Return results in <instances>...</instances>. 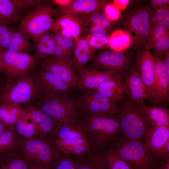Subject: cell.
<instances>
[{
    "instance_id": "28",
    "label": "cell",
    "mask_w": 169,
    "mask_h": 169,
    "mask_svg": "<svg viewBox=\"0 0 169 169\" xmlns=\"http://www.w3.org/2000/svg\"><path fill=\"white\" fill-rule=\"evenodd\" d=\"M56 46L54 33L50 31L47 32L32 44L35 51L34 56L40 61L44 59L52 54Z\"/></svg>"
},
{
    "instance_id": "54",
    "label": "cell",
    "mask_w": 169,
    "mask_h": 169,
    "mask_svg": "<svg viewBox=\"0 0 169 169\" xmlns=\"http://www.w3.org/2000/svg\"><path fill=\"white\" fill-rule=\"evenodd\" d=\"M11 30L7 26L0 24V35L3 34L7 33Z\"/></svg>"
},
{
    "instance_id": "41",
    "label": "cell",
    "mask_w": 169,
    "mask_h": 169,
    "mask_svg": "<svg viewBox=\"0 0 169 169\" xmlns=\"http://www.w3.org/2000/svg\"><path fill=\"white\" fill-rule=\"evenodd\" d=\"M54 34L56 44L60 46L66 54L73 58L74 40Z\"/></svg>"
},
{
    "instance_id": "39",
    "label": "cell",
    "mask_w": 169,
    "mask_h": 169,
    "mask_svg": "<svg viewBox=\"0 0 169 169\" xmlns=\"http://www.w3.org/2000/svg\"><path fill=\"white\" fill-rule=\"evenodd\" d=\"M169 29L163 26L156 24L151 27L145 50L150 51L156 42L169 33Z\"/></svg>"
},
{
    "instance_id": "49",
    "label": "cell",
    "mask_w": 169,
    "mask_h": 169,
    "mask_svg": "<svg viewBox=\"0 0 169 169\" xmlns=\"http://www.w3.org/2000/svg\"><path fill=\"white\" fill-rule=\"evenodd\" d=\"M25 4L30 9H34L39 7L43 4L44 0H23Z\"/></svg>"
},
{
    "instance_id": "36",
    "label": "cell",
    "mask_w": 169,
    "mask_h": 169,
    "mask_svg": "<svg viewBox=\"0 0 169 169\" xmlns=\"http://www.w3.org/2000/svg\"><path fill=\"white\" fill-rule=\"evenodd\" d=\"M82 16L83 21V27L95 25L100 26L108 29L112 22L105 14L103 9L94 13L83 15Z\"/></svg>"
},
{
    "instance_id": "21",
    "label": "cell",
    "mask_w": 169,
    "mask_h": 169,
    "mask_svg": "<svg viewBox=\"0 0 169 169\" xmlns=\"http://www.w3.org/2000/svg\"><path fill=\"white\" fill-rule=\"evenodd\" d=\"M154 59L155 86L161 103L168 101L169 98V75L166 69L164 56L153 55Z\"/></svg>"
},
{
    "instance_id": "53",
    "label": "cell",
    "mask_w": 169,
    "mask_h": 169,
    "mask_svg": "<svg viewBox=\"0 0 169 169\" xmlns=\"http://www.w3.org/2000/svg\"><path fill=\"white\" fill-rule=\"evenodd\" d=\"M163 59L166 69L169 75V53L164 56Z\"/></svg>"
},
{
    "instance_id": "3",
    "label": "cell",
    "mask_w": 169,
    "mask_h": 169,
    "mask_svg": "<svg viewBox=\"0 0 169 169\" xmlns=\"http://www.w3.org/2000/svg\"><path fill=\"white\" fill-rule=\"evenodd\" d=\"M110 145V148L134 169H158L160 165L158 159L140 141L121 134Z\"/></svg>"
},
{
    "instance_id": "12",
    "label": "cell",
    "mask_w": 169,
    "mask_h": 169,
    "mask_svg": "<svg viewBox=\"0 0 169 169\" xmlns=\"http://www.w3.org/2000/svg\"><path fill=\"white\" fill-rule=\"evenodd\" d=\"M33 72L39 98L71 94L74 89L40 64Z\"/></svg>"
},
{
    "instance_id": "48",
    "label": "cell",
    "mask_w": 169,
    "mask_h": 169,
    "mask_svg": "<svg viewBox=\"0 0 169 169\" xmlns=\"http://www.w3.org/2000/svg\"><path fill=\"white\" fill-rule=\"evenodd\" d=\"M156 157L158 159H163L165 161L169 159V141L161 149Z\"/></svg>"
},
{
    "instance_id": "47",
    "label": "cell",
    "mask_w": 169,
    "mask_h": 169,
    "mask_svg": "<svg viewBox=\"0 0 169 169\" xmlns=\"http://www.w3.org/2000/svg\"><path fill=\"white\" fill-rule=\"evenodd\" d=\"M169 3V0H151L148 6L151 9H155L168 6Z\"/></svg>"
},
{
    "instance_id": "15",
    "label": "cell",
    "mask_w": 169,
    "mask_h": 169,
    "mask_svg": "<svg viewBox=\"0 0 169 169\" xmlns=\"http://www.w3.org/2000/svg\"><path fill=\"white\" fill-rule=\"evenodd\" d=\"M40 65L74 89H76L82 92L73 64L55 59L49 57L40 60Z\"/></svg>"
},
{
    "instance_id": "27",
    "label": "cell",
    "mask_w": 169,
    "mask_h": 169,
    "mask_svg": "<svg viewBox=\"0 0 169 169\" xmlns=\"http://www.w3.org/2000/svg\"><path fill=\"white\" fill-rule=\"evenodd\" d=\"M74 160L76 169H108L101 151L91 148L84 155Z\"/></svg>"
},
{
    "instance_id": "40",
    "label": "cell",
    "mask_w": 169,
    "mask_h": 169,
    "mask_svg": "<svg viewBox=\"0 0 169 169\" xmlns=\"http://www.w3.org/2000/svg\"><path fill=\"white\" fill-rule=\"evenodd\" d=\"M84 38L90 47L95 51L108 47L109 36L107 35L101 37L87 35Z\"/></svg>"
},
{
    "instance_id": "23",
    "label": "cell",
    "mask_w": 169,
    "mask_h": 169,
    "mask_svg": "<svg viewBox=\"0 0 169 169\" xmlns=\"http://www.w3.org/2000/svg\"><path fill=\"white\" fill-rule=\"evenodd\" d=\"M59 150L66 155H72L78 157L83 156L91 149L89 138L54 140Z\"/></svg>"
},
{
    "instance_id": "43",
    "label": "cell",
    "mask_w": 169,
    "mask_h": 169,
    "mask_svg": "<svg viewBox=\"0 0 169 169\" xmlns=\"http://www.w3.org/2000/svg\"><path fill=\"white\" fill-rule=\"evenodd\" d=\"M103 9L104 13L111 22L120 19L121 15L120 10L113 3H107Z\"/></svg>"
},
{
    "instance_id": "32",
    "label": "cell",
    "mask_w": 169,
    "mask_h": 169,
    "mask_svg": "<svg viewBox=\"0 0 169 169\" xmlns=\"http://www.w3.org/2000/svg\"><path fill=\"white\" fill-rule=\"evenodd\" d=\"M131 43L130 34L122 29L115 30L109 36L108 47L113 51H123L129 49Z\"/></svg>"
},
{
    "instance_id": "31",
    "label": "cell",
    "mask_w": 169,
    "mask_h": 169,
    "mask_svg": "<svg viewBox=\"0 0 169 169\" xmlns=\"http://www.w3.org/2000/svg\"><path fill=\"white\" fill-rule=\"evenodd\" d=\"M0 119L6 125H14L25 111L19 105L0 100Z\"/></svg>"
},
{
    "instance_id": "42",
    "label": "cell",
    "mask_w": 169,
    "mask_h": 169,
    "mask_svg": "<svg viewBox=\"0 0 169 169\" xmlns=\"http://www.w3.org/2000/svg\"><path fill=\"white\" fill-rule=\"evenodd\" d=\"M152 49L154 50L153 55L164 56L169 53V33L157 41Z\"/></svg>"
},
{
    "instance_id": "20",
    "label": "cell",
    "mask_w": 169,
    "mask_h": 169,
    "mask_svg": "<svg viewBox=\"0 0 169 169\" xmlns=\"http://www.w3.org/2000/svg\"><path fill=\"white\" fill-rule=\"evenodd\" d=\"M168 141L169 127L150 126L146 133L143 144L145 147L156 157L161 149Z\"/></svg>"
},
{
    "instance_id": "4",
    "label": "cell",
    "mask_w": 169,
    "mask_h": 169,
    "mask_svg": "<svg viewBox=\"0 0 169 169\" xmlns=\"http://www.w3.org/2000/svg\"><path fill=\"white\" fill-rule=\"evenodd\" d=\"M116 117L121 134L129 139L143 143L146 132L150 126L141 105L128 99L118 105Z\"/></svg>"
},
{
    "instance_id": "34",
    "label": "cell",
    "mask_w": 169,
    "mask_h": 169,
    "mask_svg": "<svg viewBox=\"0 0 169 169\" xmlns=\"http://www.w3.org/2000/svg\"><path fill=\"white\" fill-rule=\"evenodd\" d=\"M32 48L30 39L20 31H15L6 50L10 52L28 53Z\"/></svg>"
},
{
    "instance_id": "19",
    "label": "cell",
    "mask_w": 169,
    "mask_h": 169,
    "mask_svg": "<svg viewBox=\"0 0 169 169\" xmlns=\"http://www.w3.org/2000/svg\"><path fill=\"white\" fill-rule=\"evenodd\" d=\"M125 75V92L127 98L136 104L142 105L145 100H148V96L135 67L133 66Z\"/></svg>"
},
{
    "instance_id": "26",
    "label": "cell",
    "mask_w": 169,
    "mask_h": 169,
    "mask_svg": "<svg viewBox=\"0 0 169 169\" xmlns=\"http://www.w3.org/2000/svg\"><path fill=\"white\" fill-rule=\"evenodd\" d=\"M55 139L88 138L79 121L69 119L59 120Z\"/></svg>"
},
{
    "instance_id": "22",
    "label": "cell",
    "mask_w": 169,
    "mask_h": 169,
    "mask_svg": "<svg viewBox=\"0 0 169 169\" xmlns=\"http://www.w3.org/2000/svg\"><path fill=\"white\" fill-rule=\"evenodd\" d=\"M22 138L17 133L15 125L9 126L0 134V161L19 152Z\"/></svg>"
},
{
    "instance_id": "37",
    "label": "cell",
    "mask_w": 169,
    "mask_h": 169,
    "mask_svg": "<svg viewBox=\"0 0 169 169\" xmlns=\"http://www.w3.org/2000/svg\"><path fill=\"white\" fill-rule=\"evenodd\" d=\"M103 152L108 169H134L110 148Z\"/></svg>"
},
{
    "instance_id": "51",
    "label": "cell",
    "mask_w": 169,
    "mask_h": 169,
    "mask_svg": "<svg viewBox=\"0 0 169 169\" xmlns=\"http://www.w3.org/2000/svg\"><path fill=\"white\" fill-rule=\"evenodd\" d=\"M130 2L129 0H115L113 3L120 10H122L125 9Z\"/></svg>"
},
{
    "instance_id": "46",
    "label": "cell",
    "mask_w": 169,
    "mask_h": 169,
    "mask_svg": "<svg viewBox=\"0 0 169 169\" xmlns=\"http://www.w3.org/2000/svg\"><path fill=\"white\" fill-rule=\"evenodd\" d=\"M15 31L12 28L9 32L0 35V49L6 50Z\"/></svg>"
},
{
    "instance_id": "8",
    "label": "cell",
    "mask_w": 169,
    "mask_h": 169,
    "mask_svg": "<svg viewBox=\"0 0 169 169\" xmlns=\"http://www.w3.org/2000/svg\"><path fill=\"white\" fill-rule=\"evenodd\" d=\"M38 98L33 71L18 78H8L0 100L20 105L34 102Z\"/></svg>"
},
{
    "instance_id": "45",
    "label": "cell",
    "mask_w": 169,
    "mask_h": 169,
    "mask_svg": "<svg viewBox=\"0 0 169 169\" xmlns=\"http://www.w3.org/2000/svg\"><path fill=\"white\" fill-rule=\"evenodd\" d=\"M53 169H76L74 159L68 157H59Z\"/></svg>"
},
{
    "instance_id": "57",
    "label": "cell",
    "mask_w": 169,
    "mask_h": 169,
    "mask_svg": "<svg viewBox=\"0 0 169 169\" xmlns=\"http://www.w3.org/2000/svg\"><path fill=\"white\" fill-rule=\"evenodd\" d=\"M0 72L5 73V69L3 63L0 55Z\"/></svg>"
},
{
    "instance_id": "5",
    "label": "cell",
    "mask_w": 169,
    "mask_h": 169,
    "mask_svg": "<svg viewBox=\"0 0 169 169\" xmlns=\"http://www.w3.org/2000/svg\"><path fill=\"white\" fill-rule=\"evenodd\" d=\"M57 13L49 2L28 13L19 24L12 29L26 35L33 43L44 33L50 31L56 20L53 16Z\"/></svg>"
},
{
    "instance_id": "11",
    "label": "cell",
    "mask_w": 169,
    "mask_h": 169,
    "mask_svg": "<svg viewBox=\"0 0 169 169\" xmlns=\"http://www.w3.org/2000/svg\"><path fill=\"white\" fill-rule=\"evenodd\" d=\"M78 97L82 113L89 115L116 116L117 101L100 94L95 90H86Z\"/></svg>"
},
{
    "instance_id": "13",
    "label": "cell",
    "mask_w": 169,
    "mask_h": 169,
    "mask_svg": "<svg viewBox=\"0 0 169 169\" xmlns=\"http://www.w3.org/2000/svg\"><path fill=\"white\" fill-rule=\"evenodd\" d=\"M134 60L135 67L144 85L148 100L153 104H160L155 86L153 56L150 51L145 50L136 53Z\"/></svg>"
},
{
    "instance_id": "35",
    "label": "cell",
    "mask_w": 169,
    "mask_h": 169,
    "mask_svg": "<svg viewBox=\"0 0 169 169\" xmlns=\"http://www.w3.org/2000/svg\"><path fill=\"white\" fill-rule=\"evenodd\" d=\"M30 163L29 160L18 153L0 161V169H28Z\"/></svg>"
},
{
    "instance_id": "44",
    "label": "cell",
    "mask_w": 169,
    "mask_h": 169,
    "mask_svg": "<svg viewBox=\"0 0 169 169\" xmlns=\"http://www.w3.org/2000/svg\"><path fill=\"white\" fill-rule=\"evenodd\" d=\"M107 28L95 25H88L83 27V33L86 35H90L96 37H101L106 35Z\"/></svg>"
},
{
    "instance_id": "52",
    "label": "cell",
    "mask_w": 169,
    "mask_h": 169,
    "mask_svg": "<svg viewBox=\"0 0 169 169\" xmlns=\"http://www.w3.org/2000/svg\"><path fill=\"white\" fill-rule=\"evenodd\" d=\"M28 169H52L45 165L30 161Z\"/></svg>"
},
{
    "instance_id": "16",
    "label": "cell",
    "mask_w": 169,
    "mask_h": 169,
    "mask_svg": "<svg viewBox=\"0 0 169 169\" xmlns=\"http://www.w3.org/2000/svg\"><path fill=\"white\" fill-rule=\"evenodd\" d=\"M77 76L82 92L95 90L102 83L121 78L91 66H85L77 72Z\"/></svg>"
},
{
    "instance_id": "18",
    "label": "cell",
    "mask_w": 169,
    "mask_h": 169,
    "mask_svg": "<svg viewBox=\"0 0 169 169\" xmlns=\"http://www.w3.org/2000/svg\"><path fill=\"white\" fill-rule=\"evenodd\" d=\"M23 0H0V24L15 25L31 11Z\"/></svg>"
},
{
    "instance_id": "33",
    "label": "cell",
    "mask_w": 169,
    "mask_h": 169,
    "mask_svg": "<svg viewBox=\"0 0 169 169\" xmlns=\"http://www.w3.org/2000/svg\"><path fill=\"white\" fill-rule=\"evenodd\" d=\"M18 135L23 138L35 136V126L30 114L25 110L15 124Z\"/></svg>"
},
{
    "instance_id": "14",
    "label": "cell",
    "mask_w": 169,
    "mask_h": 169,
    "mask_svg": "<svg viewBox=\"0 0 169 169\" xmlns=\"http://www.w3.org/2000/svg\"><path fill=\"white\" fill-rule=\"evenodd\" d=\"M25 110L30 114L34 123L36 129L35 136L54 139L59 121L36 106L28 105Z\"/></svg>"
},
{
    "instance_id": "38",
    "label": "cell",
    "mask_w": 169,
    "mask_h": 169,
    "mask_svg": "<svg viewBox=\"0 0 169 169\" xmlns=\"http://www.w3.org/2000/svg\"><path fill=\"white\" fill-rule=\"evenodd\" d=\"M151 27L155 25L158 24L163 26L169 29V6L162 7L155 9H151Z\"/></svg>"
},
{
    "instance_id": "7",
    "label": "cell",
    "mask_w": 169,
    "mask_h": 169,
    "mask_svg": "<svg viewBox=\"0 0 169 169\" xmlns=\"http://www.w3.org/2000/svg\"><path fill=\"white\" fill-rule=\"evenodd\" d=\"M34 102L38 108L58 120L79 121L81 116L79 97L71 94L39 97Z\"/></svg>"
},
{
    "instance_id": "24",
    "label": "cell",
    "mask_w": 169,
    "mask_h": 169,
    "mask_svg": "<svg viewBox=\"0 0 169 169\" xmlns=\"http://www.w3.org/2000/svg\"><path fill=\"white\" fill-rule=\"evenodd\" d=\"M107 2L105 0H74L69 6L59 10V16L66 14L83 15L94 13L103 9Z\"/></svg>"
},
{
    "instance_id": "17",
    "label": "cell",
    "mask_w": 169,
    "mask_h": 169,
    "mask_svg": "<svg viewBox=\"0 0 169 169\" xmlns=\"http://www.w3.org/2000/svg\"><path fill=\"white\" fill-rule=\"evenodd\" d=\"M83 19L79 15H60L56 19L50 31L75 40L83 33Z\"/></svg>"
},
{
    "instance_id": "29",
    "label": "cell",
    "mask_w": 169,
    "mask_h": 169,
    "mask_svg": "<svg viewBox=\"0 0 169 169\" xmlns=\"http://www.w3.org/2000/svg\"><path fill=\"white\" fill-rule=\"evenodd\" d=\"M149 125L153 126L169 127V111L165 106H149L141 105Z\"/></svg>"
},
{
    "instance_id": "25",
    "label": "cell",
    "mask_w": 169,
    "mask_h": 169,
    "mask_svg": "<svg viewBox=\"0 0 169 169\" xmlns=\"http://www.w3.org/2000/svg\"><path fill=\"white\" fill-rule=\"evenodd\" d=\"M95 51L90 47L84 38L80 36L74 40L73 62L76 72L91 61Z\"/></svg>"
},
{
    "instance_id": "6",
    "label": "cell",
    "mask_w": 169,
    "mask_h": 169,
    "mask_svg": "<svg viewBox=\"0 0 169 169\" xmlns=\"http://www.w3.org/2000/svg\"><path fill=\"white\" fill-rule=\"evenodd\" d=\"M58 150L54 140L34 136L22 138L19 152L30 161L53 169L59 158Z\"/></svg>"
},
{
    "instance_id": "30",
    "label": "cell",
    "mask_w": 169,
    "mask_h": 169,
    "mask_svg": "<svg viewBox=\"0 0 169 169\" xmlns=\"http://www.w3.org/2000/svg\"><path fill=\"white\" fill-rule=\"evenodd\" d=\"M95 90L102 95L117 101L122 100L125 87L122 79H118L104 82Z\"/></svg>"
},
{
    "instance_id": "56",
    "label": "cell",
    "mask_w": 169,
    "mask_h": 169,
    "mask_svg": "<svg viewBox=\"0 0 169 169\" xmlns=\"http://www.w3.org/2000/svg\"><path fill=\"white\" fill-rule=\"evenodd\" d=\"M8 126L5 125L0 119V134L5 131Z\"/></svg>"
},
{
    "instance_id": "50",
    "label": "cell",
    "mask_w": 169,
    "mask_h": 169,
    "mask_svg": "<svg viewBox=\"0 0 169 169\" xmlns=\"http://www.w3.org/2000/svg\"><path fill=\"white\" fill-rule=\"evenodd\" d=\"M74 0H52L51 1L57 5L61 9L64 8L69 6Z\"/></svg>"
},
{
    "instance_id": "55",
    "label": "cell",
    "mask_w": 169,
    "mask_h": 169,
    "mask_svg": "<svg viewBox=\"0 0 169 169\" xmlns=\"http://www.w3.org/2000/svg\"><path fill=\"white\" fill-rule=\"evenodd\" d=\"M158 169H169V159L165 161L162 165H160Z\"/></svg>"
},
{
    "instance_id": "2",
    "label": "cell",
    "mask_w": 169,
    "mask_h": 169,
    "mask_svg": "<svg viewBox=\"0 0 169 169\" xmlns=\"http://www.w3.org/2000/svg\"><path fill=\"white\" fill-rule=\"evenodd\" d=\"M79 121L86 133L91 148L102 151L121 134L116 116L94 115L82 113Z\"/></svg>"
},
{
    "instance_id": "1",
    "label": "cell",
    "mask_w": 169,
    "mask_h": 169,
    "mask_svg": "<svg viewBox=\"0 0 169 169\" xmlns=\"http://www.w3.org/2000/svg\"><path fill=\"white\" fill-rule=\"evenodd\" d=\"M151 10L148 5L142 2L132 5L121 15L120 29L131 35L132 51L138 53L145 50L151 28Z\"/></svg>"
},
{
    "instance_id": "10",
    "label": "cell",
    "mask_w": 169,
    "mask_h": 169,
    "mask_svg": "<svg viewBox=\"0 0 169 169\" xmlns=\"http://www.w3.org/2000/svg\"><path fill=\"white\" fill-rule=\"evenodd\" d=\"M0 55L8 78H15L28 74L40 64V60L25 52H10L0 49Z\"/></svg>"
},
{
    "instance_id": "9",
    "label": "cell",
    "mask_w": 169,
    "mask_h": 169,
    "mask_svg": "<svg viewBox=\"0 0 169 169\" xmlns=\"http://www.w3.org/2000/svg\"><path fill=\"white\" fill-rule=\"evenodd\" d=\"M134 59L133 53L104 50L95 54L90 62L91 67L121 78L133 67Z\"/></svg>"
}]
</instances>
